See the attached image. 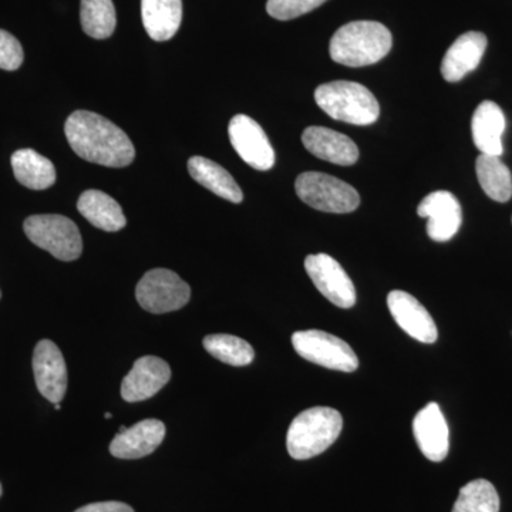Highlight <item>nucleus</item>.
<instances>
[{"label":"nucleus","mask_w":512,"mask_h":512,"mask_svg":"<svg viewBox=\"0 0 512 512\" xmlns=\"http://www.w3.org/2000/svg\"><path fill=\"white\" fill-rule=\"evenodd\" d=\"M387 306L393 319L413 339L421 343H434L439 338L434 319L413 295L404 291H392L387 296Z\"/></svg>","instance_id":"4468645a"},{"label":"nucleus","mask_w":512,"mask_h":512,"mask_svg":"<svg viewBox=\"0 0 512 512\" xmlns=\"http://www.w3.org/2000/svg\"><path fill=\"white\" fill-rule=\"evenodd\" d=\"M141 16L148 36L156 42H167L180 29L183 0H141Z\"/></svg>","instance_id":"aec40b11"},{"label":"nucleus","mask_w":512,"mask_h":512,"mask_svg":"<svg viewBox=\"0 0 512 512\" xmlns=\"http://www.w3.org/2000/svg\"><path fill=\"white\" fill-rule=\"evenodd\" d=\"M74 512H134V510L130 505L119 503V501H106V503L84 505Z\"/></svg>","instance_id":"c756f323"},{"label":"nucleus","mask_w":512,"mask_h":512,"mask_svg":"<svg viewBox=\"0 0 512 512\" xmlns=\"http://www.w3.org/2000/svg\"><path fill=\"white\" fill-rule=\"evenodd\" d=\"M33 373L37 389L45 399L60 403L67 392V366L52 340H40L33 353Z\"/></svg>","instance_id":"f8f14e48"},{"label":"nucleus","mask_w":512,"mask_h":512,"mask_svg":"<svg viewBox=\"0 0 512 512\" xmlns=\"http://www.w3.org/2000/svg\"><path fill=\"white\" fill-rule=\"evenodd\" d=\"M295 190L309 207L332 214H348L357 210L360 197L355 188L329 174L308 171L296 178Z\"/></svg>","instance_id":"423d86ee"},{"label":"nucleus","mask_w":512,"mask_h":512,"mask_svg":"<svg viewBox=\"0 0 512 512\" xmlns=\"http://www.w3.org/2000/svg\"><path fill=\"white\" fill-rule=\"evenodd\" d=\"M292 345L303 359L326 369L353 373L359 367V359L348 343L323 330H301L293 333Z\"/></svg>","instance_id":"0eeeda50"},{"label":"nucleus","mask_w":512,"mask_h":512,"mask_svg":"<svg viewBox=\"0 0 512 512\" xmlns=\"http://www.w3.org/2000/svg\"><path fill=\"white\" fill-rule=\"evenodd\" d=\"M478 183L491 200L507 202L512 197V175L501 157L480 154L476 161Z\"/></svg>","instance_id":"b1692460"},{"label":"nucleus","mask_w":512,"mask_h":512,"mask_svg":"<svg viewBox=\"0 0 512 512\" xmlns=\"http://www.w3.org/2000/svg\"><path fill=\"white\" fill-rule=\"evenodd\" d=\"M453 512H500V497L490 481L478 478L461 488Z\"/></svg>","instance_id":"a878e982"},{"label":"nucleus","mask_w":512,"mask_h":512,"mask_svg":"<svg viewBox=\"0 0 512 512\" xmlns=\"http://www.w3.org/2000/svg\"><path fill=\"white\" fill-rule=\"evenodd\" d=\"M12 168L16 180L29 190H47L56 183L55 165L49 158L30 148H23L13 154Z\"/></svg>","instance_id":"5701e85b"},{"label":"nucleus","mask_w":512,"mask_h":512,"mask_svg":"<svg viewBox=\"0 0 512 512\" xmlns=\"http://www.w3.org/2000/svg\"><path fill=\"white\" fill-rule=\"evenodd\" d=\"M204 348L214 356L231 366H248L254 360V348L247 340L232 335H210L204 339Z\"/></svg>","instance_id":"bb28decb"},{"label":"nucleus","mask_w":512,"mask_h":512,"mask_svg":"<svg viewBox=\"0 0 512 512\" xmlns=\"http://www.w3.org/2000/svg\"><path fill=\"white\" fill-rule=\"evenodd\" d=\"M77 210L93 227L103 231L117 232L127 224L119 202L103 191H84L77 201Z\"/></svg>","instance_id":"412c9836"},{"label":"nucleus","mask_w":512,"mask_h":512,"mask_svg":"<svg viewBox=\"0 0 512 512\" xmlns=\"http://www.w3.org/2000/svg\"><path fill=\"white\" fill-rule=\"evenodd\" d=\"M392 46V33L382 23L357 20L336 30L329 53L333 62L343 66L365 67L384 59Z\"/></svg>","instance_id":"f03ea898"},{"label":"nucleus","mask_w":512,"mask_h":512,"mask_svg":"<svg viewBox=\"0 0 512 512\" xmlns=\"http://www.w3.org/2000/svg\"><path fill=\"white\" fill-rule=\"evenodd\" d=\"M82 28L93 39H107L116 30V9L111 0H82Z\"/></svg>","instance_id":"393cba45"},{"label":"nucleus","mask_w":512,"mask_h":512,"mask_svg":"<svg viewBox=\"0 0 512 512\" xmlns=\"http://www.w3.org/2000/svg\"><path fill=\"white\" fill-rule=\"evenodd\" d=\"M414 439L421 453L434 463L447 457L450 440L448 426L437 403H429L413 420Z\"/></svg>","instance_id":"2eb2a0df"},{"label":"nucleus","mask_w":512,"mask_h":512,"mask_svg":"<svg viewBox=\"0 0 512 512\" xmlns=\"http://www.w3.org/2000/svg\"><path fill=\"white\" fill-rule=\"evenodd\" d=\"M342 414L332 407H312L293 419L286 447L295 460H308L325 453L340 436Z\"/></svg>","instance_id":"7ed1b4c3"},{"label":"nucleus","mask_w":512,"mask_h":512,"mask_svg":"<svg viewBox=\"0 0 512 512\" xmlns=\"http://www.w3.org/2000/svg\"><path fill=\"white\" fill-rule=\"evenodd\" d=\"M188 173L198 184L224 200L234 202V204H239L244 200V194L234 177L220 164L214 163L208 158H190Z\"/></svg>","instance_id":"4be33fe9"},{"label":"nucleus","mask_w":512,"mask_h":512,"mask_svg":"<svg viewBox=\"0 0 512 512\" xmlns=\"http://www.w3.org/2000/svg\"><path fill=\"white\" fill-rule=\"evenodd\" d=\"M306 150L320 160L336 165H353L359 160V148L345 134L330 128L312 126L302 134Z\"/></svg>","instance_id":"dca6fc26"},{"label":"nucleus","mask_w":512,"mask_h":512,"mask_svg":"<svg viewBox=\"0 0 512 512\" xmlns=\"http://www.w3.org/2000/svg\"><path fill=\"white\" fill-rule=\"evenodd\" d=\"M417 214L426 218L427 235L436 242L450 241L463 222L460 202L448 191L431 192L420 202Z\"/></svg>","instance_id":"9b49d317"},{"label":"nucleus","mask_w":512,"mask_h":512,"mask_svg":"<svg viewBox=\"0 0 512 512\" xmlns=\"http://www.w3.org/2000/svg\"><path fill=\"white\" fill-rule=\"evenodd\" d=\"M126 430H127L126 426H120V433H123V431H126Z\"/></svg>","instance_id":"7c9ffc66"},{"label":"nucleus","mask_w":512,"mask_h":512,"mask_svg":"<svg viewBox=\"0 0 512 512\" xmlns=\"http://www.w3.org/2000/svg\"><path fill=\"white\" fill-rule=\"evenodd\" d=\"M0 495H2V485H0Z\"/></svg>","instance_id":"473e14b6"},{"label":"nucleus","mask_w":512,"mask_h":512,"mask_svg":"<svg viewBox=\"0 0 512 512\" xmlns=\"http://www.w3.org/2000/svg\"><path fill=\"white\" fill-rule=\"evenodd\" d=\"M315 101L333 120L353 126H370L380 116L379 101L367 87L355 82L322 84L316 89Z\"/></svg>","instance_id":"20e7f679"},{"label":"nucleus","mask_w":512,"mask_h":512,"mask_svg":"<svg viewBox=\"0 0 512 512\" xmlns=\"http://www.w3.org/2000/svg\"><path fill=\"white\" fill-rule=\"evenodd\" d=\"M325 2L328 0H268L266 10L276 20H291L312 12Z\"/></svg>","instance_id":"cd10ccee"},{"label":"nucleus","mask_w":512,"mask_h":512,"mask_svg":"<svg viewBox=\"0 0 512 512\" xmlns=\"http://www.w3.org/2000/svg\"><path fill=\"white\" fill-rule=\"evenodd\" d=\"M305 269L316 289L333 305L342 309L355 306V285L335 258L326 254L306 256Z\"/></svg>","instance_id":"1a4fd4ad"},{"label":"nucleus","mask_w":512,"mask_h":512,"mask_svg":"<svg viewBox=\"0 0 512 512\" xmlns=\"http://www.w3.org/2000/svg\"><path fill=\"white\" fill-rule=\"evenodd\" d=\"M165 437L163 421L148 419L140 421L123 433L117 434L110 444V453L123 460H136L154 453Z\"/></svg>","instance_id":"f3484780"},{"label":"nucleus","mask_w":512,"mask_h":512,"mask_svg":"<svg viewBox=\"0 0 512 512\" xmlns=\"http://www.w3.org/2000/svg\"><path fill=\"white\" fill-rule=\"evenodd\" d=\"M229 140L238 156L259 171L271 170L275 165V151L271 141L254 119L238 114L228 127Z\"/></svg>","instance_id":"9d476101"},{"label":"nucleus","mask_w":512,"mask_h":512,"mask_svg":"<svg viewBox=\"0 0 512 512\" xmlns=\"http://www.w3.org/2000/svg\"><path fill=\"white\" fill-rule=\"evenodd\" d=\"M136 298L144 311L161 315L184 308L190 302L191 289L175 272L151 269L138 282Z\"/></svg>","instance_id":"6e6552de"},{"label":"nucleus","mask_w":512,"mask_h":512,"mask_svg":"<svg viewBox=\"0 0 512 512\" xmlns=\"http://www.w3.org/2000/svg\"><path fill=\"white\" fill-rule=\"evenodd\" d=\"M106 419H111V413H106Z\"/></svg>","instance_id":"2f4dec72"},{"label":"nucleus","mask_w":512,"mask_h":512,"mask_svg":"<svg viewBox=\"0 0 512 512\" xmlns=\"http://www.w3.org/2000/svg\"><path fill=\"white\" fill-rule=\"evenodd\" d=\"M487 49V37L480 32H467L450 46L441 63V74L450 83L460 82L474 72Z\"/></svg>","instance_id":"a211bd4d"},{"label":"nucleus","mask_w":512,"mask_h":512,"mask_svg":"<svg viewBox=\"0 0 512 512\" xmlns=\"http://www.w3.org/2000/svg\"><path fill=\"white\" fill-rule=\"evenodd\" d=\"M64 133L74 153L89 163L123 168L136 158V148L127 134L93 111H74L66 121Z\"/></svg>","instance_id":"f257e3e1"},{"label":"nucleus","mask_w":512,"mask_h":512,"mask_svg":"<svg viewBox=\"0 0 512 512\" xmlns=\"http://www.w3.org/2000/svg\"><path fill=\"white\" fill-rule=\"evenodd\" d=\"M23 63V49L19 40L6 30H0V69L18 70Z\"/></svg>","instance_id":"c85d7f7f"},{"label":"nucleus","mask_w":512,"mask_h":512,"mask_svg":"<svg viewBox=\"0 0 512 512\" xmlns=\"http://www.w3.org/2000/svg\"><path fill=\"white\" fill-rule=\"evenodd\" d=\"M23 228L36 247L45 249L59 261H76L82 255V235L70 218L56 214L33 215Z\"/></svg>","instance_id":"39448f33"},{"label":"nucleus","mask_w":512,"mask_h":512,"mask_svg":"<svg viewBox=\"0 0 512 512\" xmlns=\"http://www.w3.org/2000/svg\"><path fill=\"white\" fill-rule=\"evenodd\" d=\"M0 298H2V292H0Z\"/></svg>","instance_id":"72a5a7b5"},{"label":"nucleus","mask_w":512,"mask_h":512,"mask_svg":"<svg viewBox=\"0 0 512 512\" xmlns=\"http://www.w3.org/2000/svg\"><path fill=\"white\" fill-rule=\"evenodd\" d=\"M471 131H473L474 144L481 154L503 156L505 116L498 104L490 100L483 101L474 111Z\"/></svg>","instance_id":"6ab92c4d"},{"label":"nucleus","mask_w":512,"mask_h":512,"mask_svg":"<svg viewBox=\"0 0 512 512\" xmlns=\"http://www.w3.org/2000/svg\"><path fill=\"white\" fill-rule=\"evenodd\" d=\"M170 379L171 369L165 360L140 357L121 383V397L128 403L143 402L156 396Z\"/></svg>","instance_id":"ddd939ff"}]
</instances>
